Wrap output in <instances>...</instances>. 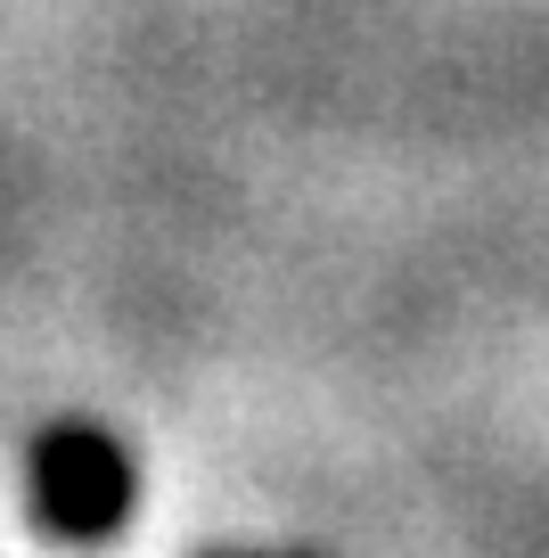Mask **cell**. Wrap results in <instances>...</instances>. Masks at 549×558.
Here are the masks:
<instances>
[{
	"instance_id": "6da1fadb",
	"label": "cell",
	"mask_w": 549,
	"mask_h": 558,
	"mask_svg": "<svg viewBox=\"0 0 549 558\" xmlns=\"http://www.w3.org/2000/svg\"><path fill=\"white\" fill-rule=\"evenodd\" d=\"M139 509V460L99 418H50L25 452V518L50 542H107Z\"/></svg>"
}]
</instances>
